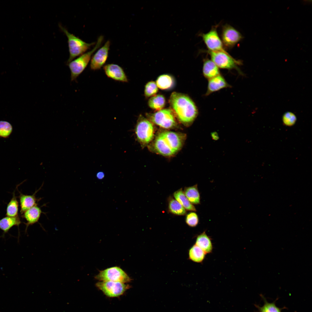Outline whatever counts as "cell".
I'll use <instances>...</instances> for the list:
<instances>
[{"instance_id":"obj_1","label":"cell","mask_w":312,"mask_h":312,"mask_svg":"<svg viewBox=\"0 0 312 312\" xmlns=\"http://www.w3.org/2000/svg\"><path fill=\"white\" fill-rule=\"evenodd\" d=\"M169 102L174 115L185 125L191 124L198 115V110L195 104L187 95L174 92L170 97Z\"/></svg>"},{"instance_id":"obj_2","label":"cell","mask_w":312,"mask_h":312,"mask_svg":"<svg viewBox=\"0 0 312 312\" xmlns=\"http://www.w3.org/2000/svg\"><path fill=\"white\" fill-rule=\"evenodd\" d=\"M182 134L171 131L162 132L156 138L153 144L155 152L165 156L175 154L181 148L184 141Z\"/></svg>"},{"instance_id":"obj_3","label":"cell","mask_w":312,"mask_h":312,"mask_svg":"<svg viewBox=\"0 0 312 312\" xmlns=\"http://www.w3.org/2000/svg\"><path fill=\"white\" fill-rule=\"evenodd\" d=\"M103 40V37L102 36H100L95 47L92 50L84 53L68 64L70 72L71 81L76 80L83 72L89 63L92 54L100 47Z\"/></svg>"},{"instance_id":"obj_4","label":"cell","mask_w":312,"mask_h":312,"mask_svg":"<svg viewBox=\"0 0 312 312\" xmlns=\"http://www.w3.org/2000/svg\"><path fill=\"white\" fill-rule=\"evenodd\" d=\"M59 27L65 34L68 40V44L69 53V57L67 63L68 64L76 57L83 54L95 43H86L73 34L69 32L67 30L61 25Z\"/></svg>"},{"instance_id":"obj_5","label":"cell","mask_w":312,"mask_h":312,"mask_svg":"<svg viewBox=\"0 0 312 312\" xmlns=\"http://www.w3.org/2000/svg\"><path fill=\"white\" fill-rule=\"evenodd\" d=\"M135 132L138 140L143 146L147 145L153 138L154 129L153 124L142 115L138 117Z\"/></svg>"},{"instance_id":"obj_6","label":"cell","mask_w":312,"mask_h":312,"mask_svg":"<svg viewBox=\"0 0 312 312\" xmlns=\"http://www.w3.org/2000/svg\"><path fill=\"white\" fill-rule=\"evenodd\" d=\"M99 281H109L126 283L131 279L121 268L118 266L108 268L100 271L95 277Z\"/></svg>"},{"instance_id":"obj_7","label":"cell","mask_w":312,"mask_h":312,"mask_svg":"<svg viewBox=\"0 0 312 312\" xmlns=\"http://www.w3.org/2000/svg\"><path fill=\"white\" fill-rule=\"evenodd\" d=\"M210 56L211 60L219 68L231 70L237 69L238 66L241 65L242 62L235 59L229 53L220 51H207Z\"/></svg>"},{"instance_id":"obj_8","label":"cell","mask_w":312,"mask_h":312,"mask_svg":"<svg viewBox=\"0 0 312 312\" xmlns=\"http://www.w3.org/2000/svg\"><path fill=\"white\" fill-rule=\"evenodd\" d=\"M174 114L171 109H161L150 114L148 116L151 120L156 125L166 129L174 127L176 122Z\"/></svg>"},{"instance_id":"obj_9","label":"cell","mask_w":312,"mask_h":312,"mask_svg":"<svg viewBox=\"0 0 312 312\" xmlns=\"http://www.w3.org/2000/svg\"><path fill=\"white\" fill-rule=\"evenodd\" d=\"M96 286L106 296L111 298L122 295L130 287L126 283L109 281H99Z\"/></svg>"},{"instance_id":"obj_10","label":"cell","mask_w":312,"mask_h":312,"mask_svg":"<svg viewBox=\"0 0 312 312\" xmlns=\"http://www.w3.org/2000/svg\"><path fill=\"white\" fill-rule=\"evenodd\" d=\"M217 25L213 26L208 32L200 35L209 51L228 53L224 49L222 40L218 36L217 30Z\"/></svg>"},{"instance_id":"obj_11","label":"cell","mask_w":312,"mask_h":312,"mask_svg":"<svg viewBox=\"0 0 312 312\" xmlns=\"http://www.w3.org/2000/svg\"><path fill=\"white\" fill-rule=\"evenodd\" d=\"M221 38L223 45L228 48H231L241 40L243 36L234 27L226 24L222 27Z\"/></svg>"},{"instance_id":"obj_12","label":"cell","mask_w":312,"mask_h":312,"mask_svg":"<svg viewBox=\"0 0 312 312\" xmlns=\"http://www.w3.org/2000/svg\"><path fill=\"white\" fill-rule=\"evenodd\" d=\"M110 42L107 41L104 45L95 53L91 59V69L94 70L100 69L103 66L108 57Z\"/></svg>"},{"instance_id":"obj_13","label":"cell","mask_w":312,"mask_h":312,"mask_svg":"<svg viewBox=\"0 0 312 312\" xmlns=\"http://www.w3.org/2000/svg\"><path fill=\"white\" fill-rule=\"evenodd\" d=\"M103 70L106 76L109 78L122 82L127 83L128 81L124 70L117 64H107L104 66Z\"/></svg>"},{"instance_id":"obj_14","label":"cell","mask_w":312,"mask_h":312,"mask_svg":"<svg viewBox=\"0 0 312 312\" xmlns=\"http://www.w3.org/2000/svg\"><path fill=\"white\" fill-rule=\"evenodd\" d=\"M230 85L221 75L208 79L207 89L206 95L218 91L222 89L229 87Z\"/></svg>"},{"instance_id":"obj_15","label":"cell","mask_w":312,"mask_h":312,"mask_svg":"<svg viewBox=\"0 0 312 312\" xmlns=\"http://www.w3.org/2000/svg\"><path fill=\"white\" fill-rule=\"evenodd\" d=\"M36 190L32 195H26L22 194L19 192V196L20 206V213L23 214L27 210L33 206L37 205V199L36 194L41 189Z\"/></svg>"},{"instance_id":"obj_16","label":"cell","mask_w":312,"mask_h":312,"mask_svg":"<svg viewBox=\"0 0 312 312\" xmlns=\"http://www.w3.org/2000/svg\"><path fill=\"white\" fill-rule=\"evenodd\" d=\"M42 210L37 205L27 210L22 214L23 217L27 221L25 223L26 225L25 232L27 231L29 226L38 222L42 213Z\"/></svg>"},{"instance_id":"obj_17","label":"cell","mask_w":312,"mask_h":312,"mask_svg":"<svg viewBox=\"0 0 312 312\" xmlns=\"http://www.w3.org/2000/svg\"><path fill=\"white\" fill-rule=\"evenodd\" d=\"M203 72L204 76L208 79L220 75L219 68L211 60L208 58L203 60Z\"/></svg>"},{"instance_id":"obj_18","label":"cell","mask_w":312,"mask_h":312,"mask_svg":"<svg viewBox=\"0 0 312 312\" xmlns=\"http://www.w3.org/2000/svg\"><path fill=\"white\" fill-rule=\"evenodd\" d=\"M195 244L206 254L210 253L212 252L213 246L211 241L205 231L197 236Z\"/></svg>"},{"instance_id":"obj_19","label":"cell","mask_w":312,"mask_h":312,"mask_svg":"<svg viewBox=\"0 0 312 312\" xmlns=\"http://www.w3.org/2000/svg\"><path fill=\"white\" fill-rule=\"evenodd\" d=\"M21 223L19 217H14L7 216L0 219V229L3 231L2 237L7 233L13 226H19Z\"/></svg>"},{"instance_id":"obj_20","label":"cell","mask_w":312,"mask_h":312,"mask_svg":"<svg viewBox=\"0 0 312 312\" xmlns=\"http://www.w3.org/2000/svg\"><path fill=\"white\" fill-rule=\"evenodd\" d=\"M183 192L191 204L193 205L200 204V196L197 184L192 186L185 187Z\"/></svg>"},{"instance_id":"obj_21","label":"cell","mask_w":312,"mask_h":312,"mask_svg":"<svg viewBox=\"0 0 312 312\" xmlns=\"http://www.w3.org/2000/svg\"><path fill=\"white\" fill-rule=\"evenodd\" d=\"M173 195L174 198L186 210L194 212L196 211L195 207L190 203L185 195L182 188L175 191Z\"/></svg>"},{"instance_id":"obj_22","label":"cell","mask_w":312,"mask_h":312,"mask_svg":"<svg viewBox=\"0 0 312 312\" xmlns=\"http://www.w3.org/2000/svg\"><path fill=\"white\" fill-rule=\"evenodd\" d=\"M168 201L170 212L178 216H183L186 214V210L174 198L170 196Z\"/></svg>"},{"instance_id":"obj_23","label":"cell","mask_w":312,"mask_h":312,"mask_svg":"<svg viewBox=\"0 0 312 312\" xmlns=\"http://www.w3.org/2000/svg\"><path fill=\"white\" fill-rule=\"evenodd\" d=\"M206 253L196 244L193 245L189 251V259L198 263L202 262L205 259Z\"/></svg>"},{"instance_id":"obj_24","label":"cell","mask_w":312,"mask_h":312,"mask_svg":"<svg viewBox=\"0 0 312 312\" xmlns=\"http://www.w3.org/2000/svg\"><path fill=\"white\" fill-rule=\"evenodd\" d=\"M165 99L164 96L161 94L155 95L151 97L148 101V105L151 108L159 110L164 107Z\"/></svg>"},{"instance_id":"obj_25","label":"cell","mask_w":312,"mask_h":312,"mask_svg":"<svg viewBox=\"0 0 312 312\" xmlns=\"http://www.w3.org/2000/svg\"><path fill=\"white\" fill-rule=\"evenodd\" d=\"M18 203L15 196L14 191L12 198L7 205L6 215L11 217L18 216Z\"/></svg>"},{"instance_id":"obj_26","label":"cell","mask_w":312,"mask_h":312,"mask_svg":"<svg viewBox=\"0 0 312 312\" xmlns=\"http://www.w3.org/2000/svg\"><path fill=\"white\" fill-rule=\"evenodd\" d=\"M156 83L157 87L160 89L166 90L171 87L173 84V80L170 75L164 74L158 77Z\"/></svg>"},{"instance_id":"obj_27","label":"cell","mask_w":312,"mask_h":312,"mask_svg":"<svg viewBox=\"0 0 312 312\" xmlns=\"http://www.w3.org/2000/svg\"><path fill=\"white\" fill-rule=\"evenodd\" d=\"M261 296L264 301L263 306L260 307L257 305H255L259 312H281L282 309L277 307L274 302H268L263 296L261 295Z\"/></svg>"},{"instance_id":"obj_28","label":"cell","mask_w":312,"mask_h":312,"mask_svg":"<svg viewBox=\"0 0 312 312\" xmlns=\"http://www.w3.org/2000/svg\"><path fill=\"white\" fill-rule=\"evenodd\" d=\"M12 127L9 122L5 121H0V137L6 138L11 133Z\"/></svg>"},{"instance_id":"obj_29","label":"cell","mask_w":312,"mask_h":312,"mask_svg":"<svg viewBox=\"0 0 312 312\" xmlns=\"http://www.w3.org/2000/svg\"><path fill=\"white\" fill-rule=\"evenodd\" d=\"M158 91V87L156 83L153 81H151L148 82L145 86L144 94L146 97L153 96L157 93Z\"/></svg>"},{"instance_id":"obj_30","label":"cell","mask_w":312,"mask_h":312,"mask_svg":"<svg viewBox=\"0 0 312 312\" xmlns=\"http://www.w3.org/2000/svg\"><path fill=\"white\" fill-rule=\"evenodd\" d=\"M199 221L198 216L194 212H190L186 216V223L190 227H196L198 224Z\"/></svg>"},{"instance_id":"obj_31","label":"cell","mask_w":312,"mask_h":312,"mask_svg":"<svg viewBox=\"0 0 312 312\" xmlns=\"http://www.w3.org/2000/svg\"><path fill=\"white\" fill-rule=\"evenodd\" d=\"M296 117L293 113L288 112L285 113L283 117V120L285 125L288 126L293 125L296 121Z\"/></svg>"},{"instance_id":"obj_32","label":"cell","mask_w":312,"mask_h":312,"mask_svg":"<svg viewBox=\"0 0 312 312\" xmlns=\"http://www.w3.org/2000/svg\"><path fill=\"white\" fill-rule=\"evenodd\" d=\"M104 173L101 172H98L96 174L97 177L99 179H102L104 177Z\"/></svg>"},{"instance_id":"obj_33","label":"cell","mask_w":312,"mask_h":312,"mask_svg":"<svg viewBox=\"0 0 312 312\" xmlns=\"http://www.w3.org/2000/svg\"><path fill=\"white\" fill-rule=\"evenodd\" d=\"M211 135L213 139L214 140H217L219 138L217 133L216 132L212 133Z\"/></svg>"}]
</instances>
